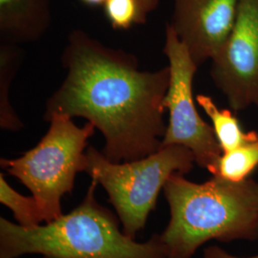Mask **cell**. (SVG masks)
Listing matches in <instances>:
<instances>
[{"instance_id":"1","label":"cell","mask_w":258,"mask_h":258,"mask_svg":"<svg viewBox=\"0 0 258 258\" xmlns=\"http://www.w3.org/2000/svg\"><path fill=\"white\" fill-rule=\"evenodd\" d=\"M61 61L67 75L48 99L43 120L62 114L88 120L102 133V153L113 163L139 160L161 148L168 66L141 70L135 55L80 29L69 34Z\"/></svg>"},{"instance_id":"2","label":"cell","mask_w":258,"mask_h":258,"mask_svg":"<svg viewBox=\"0 0 258 258\" xmlns=\"http://www.w3.org/2000/svg\"><path fill=\"white\" fill-rule=\"evenodd\" d=\"M170 219L160 234L167 258H191L210 240L258 238V182L212 176L198 184L174 173L164 186Z\"/></svg>"},{"instance_id":"3","label":"cell","mask_w":258,"mask_h":258,"mask_svg":"<svg viewBox=\"0 0 258 258\" xmlns=\"http://www.w3.org/2000/svg\"><path fill=\"white\" fill-rule=\"evenodd\" d=\"M92 180L72 212L34 228L0 218V258H167L160 234L138 243L119 230L114 214L98 203Z\"/></svg>"},{"instance_id":"4","label":"cell","mask_w":258,"mask_h":258,"mask_svg":"<svg viewBox=\"0 0 258 258\" xmlns=\"http://www.w3.org/2000/svg\"><path fill=\"white\" fill-rule=\"evenodd\" d=\"M50 127L37 146L17 159L0 160L1 167L30 189L41 221L62 215L61 198L74 189L75 179L86 167L88 140L96 127L87 122L78 126L72 118L53 114Z\"/></svg>"},{"instance_id":"5","label":"cell","mask_w":258,"mask_h":258,"mask_svg":"<svg viewBox=\"0 0 258 258\" xmlns=\"http://www.w3.org/2000/svg\"><path fill=\"white\" fill-rule=\"evenodd\" d=\"M85 154L84 172L106 190L123 233L133 239L145 228L168 178L190 172L195 164L194 153L182 146L161 148L149 156L123 163L110 162L93 147Z\"/></svg>"},{"instance_id":"6","label":"cell","mask_w":258,"mask_h":258,"mask_svg":"<svg viewBox=\"0 0 258 258\" xmlns=\"http://www.w3.org/2000/svg\"><path fill=\"white\" fill-rule=\"evenodd\" d=\"M163 52L168 59L170 82L163 102L169 118L161 148H188L195 164L212 173L223 151L212 125L203 120L195 106L192 84L198 66L168 23Z\"/></svg>"},{"instance_id":"7","label":"cell","mask_w":258,"mask_h":258,"mask_svg":"<svg viewBox=\"0 0 258 258\" xmlns=\"http://www.w3.org/2000/svg\"><path fill=\"white\" fill-rule=\"evenodd\" d=\"M210 75L231 110L258 109V0H241L231 35L212 59Z\"/></svg>"},{"instance_id":"8","label":"cell","mask_w":258,"mask_h":258,"mask_svg":"<svg viewBox=\"0 0 258 258\" xmlns=\"http://www.w3.org/2000/svg\"><path fill=\"white\" fill-rule=\"evenodd\" d=\"M241 0H174L170 22L198 67L217 55L230 37Z\"/></svg>"},{"instance_id":"9","label":"cell","mask_w":258,"mask_h":258,"mask_svg":"<svg viewBox=\"0 0 258 258\" xmlns=\"http://www.w3.org/2000/svg\"><path fill=\"white\" fill-rule=\"evenodd\" d=\"M51 0H0V41L36 42L51 26Z\"/></svg>"},{"instance_id":"10","label":"cell","mask_w":258,"mask_h":258,"mask_svg":"<svg viewBox=\"0 0 258 258\" xmlns=\"http://www.w3.org/2000/svg\"><path fill=\"white\" fill-rule=\"evenodd\" d=\"M24 58V51L18 44L0 41V127L19 131L24 124L10 102L11 84Z\"/></svg>"},{"instance_id":"11","label":"cell","mask_w":258,"mask_h":258,"mask_svg":"<svg viewBox=\"0 0 258 258\" xmlns=\"http://www.w3.org/2000/svg\"><path fill=\"white\" fill-rule=\"evenodd\" d=\"M196 102L212 120V128L223 153L258 138L257 132L244 131L231 111L219 108L211 97L200 94L196 97Z\"/></svg>"},{"instance_id":"12","label":"cell","mask_w":258,"mask_h":258,"mask_svg":"<svg viewBox=\"0 0 258 258\" xmlns=\"http://www.w3.org/2000/svg\"><path fill=\"white\" fill-rule=\"evenodd\" d=\"M257 166L258 138L222 153L212 174L231 182H242L249 179Z\"/></svg>"},{"instance_id":"13","label":"cell","mask_w":258,"mask_h":258,"mask_svg":"<svg viewBox=\"0 0 258 258\" xmlns=\"http://www.w3.org/2000/svg\"><path fill=\"white\" fill-rule=\"evenodd\" d=\"M0 202L9 208L19 225L24 228H34L42 223L34 197H26L17 192L2 173L0 174Z\"/></svg>"},{"instance_id":"14","label":"cell","mask_w":258,"mask_h":258,"mask_svg":"<svg viewBox=\"0 0 258 258\" xmlns=\"http://www.w3.org/2000/svg\"><path fill=\"white\" fill-rule=\"evenodd\" d=\"M103 9L111 26L116 30H126L134 24L147 22L138 0H106Z\"/></svg>"},{"instance_id":"15","label":"cell","mask_w":258,"mask_h":258,"mask_svg":"<svg viewBox=\"0 0 258 258\" xmlns=\"http://www.w3.org/2000/svg\"><path fill=\"white\" fill-rule=\"evenodd\" d=\"M203 258H258V254L249 257H240L229 253L218 246H210L204 250Z\"/></svg>"},{"instance_id":"16","label":"cell","mask_w":258,"mask_h":258,"mask_svg":"<svg viewBox=\"0 0 258 258\" xmlns=\"http://www.w3.org/2000/svg\"><path fill=\"white\" fill-rule=\"evenodd\" d=\"M138 1L141 11H142V15L146 20H148V15L154 12L160 3V0H138Z\"/></svg>"},{"instance_id":"17","label":"cell","mask_w":258,"mask_h":258,"mask_svg":"<svg viewBox=\"0 0 258 258\" xmlns=\"http://www.w3.org/2000/svg\"><path fill=\"white\" fill-rule=\"evenodd\" d=\"M81 2H83V4L88 5V6H92V7H96V6H103L104 2L106 0H80Z\"/></svg>"}]
</instances>
